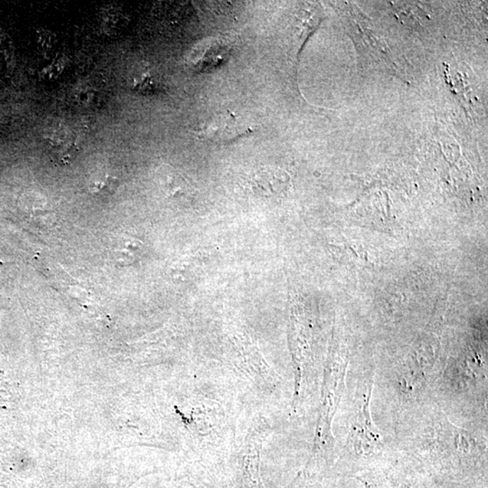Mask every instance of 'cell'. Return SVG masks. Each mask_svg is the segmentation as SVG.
Returning a JSON list of instances; mask_svg holds the SVG:
<instances>
[{"mask_svg": "<svg viewBox=\"0 0 488 488\" xmlns=\"http://www.w3.org/2000/svg\"><path fill=\"white\" fill-rule=\"evenodd\" d=\"M392 428L396 450L421 467L456 477L487 470V424L460 427L435 399Z\"/></svg>", "mask_w": 488, "mask_h": 488, "instance_id": "1", "label": "cell"}, {"mask_svg": "<svg viewBox=\"0 0 488 488\" xmlns=\"http://www.w3.org/2000/svg\"><path fill=\"white\" fill-rule=\"evenodd\" d=\"M347 405L346 436L339 461L346 470H370L395 456L392 441L385 436L373 421L372 402L375 390V369L369 365L349 373Z\"/></svg>", "mask_w": 488, "mask_h": 488, "instance_id": "2", "label": "cell"}, {"mask_svg": "<svg viewBox=\"0 0 488 488\" xmlns=\"http://www.w3.org/2000/svg\"><path fill=\"white\" fill-rule=\"evenodd\" d=\"M348 363L346 356H335L331 358L327 366L315 448L317 453L323 455L324 458H329L335 448L336 441L331 426L345 397Z\"/></svg>", "mask_w": 488, "mask_h": 488, "instance_id": "3", "label": "cell"}, {"mask_svg": "<svg viewBox=\"0 0 488 488\" xmlns=\"http://www.w3.org/2000/svg\"><path fill=\"white\" fill-rule=\"evenodd\" d=\"M254 129L242 117L231 111L218 114L206 121L195 135L199 139L216 143L234 142L239 137L249 135Z\"/></svg>", "mask_w": 488, "mask_h": 488, "instance_id": "4", "label": "cell"}, {"mask_svg": "<svg viewBox=\"0 0 488 488\" xmlns=\"http://www.w3.org/2000/svg\"><path fill=\"white\" fill-rule=\"evenodd\" d=\"M45 142L55 158L62 163H68L79 149L74 134L64 127H54L45 135Z\"/></svg>", "mask_w": 488, "mask_h": 488, "instance_id": "5", "label": "cell"}, {"mask_svg": "<svg viewBox=\"0 0 488 488\" xmlns=\"http://www.w3.org/2000/svg\"><path fill=\"white\" fill-rule=\"evenodd\" d=\"M130 87L137 93L150 94L159 90V83L152 72L143 69L142 72L132 75Z\"/></svg>", "mask_w": 488, "mask_h": 488, "instance_id": "6", "label": "cell"}, {"mask_svg": "<svg viewBox=\"0 0 488 488\" xmlns=\"http://www.w3.org/2000/svg\"><path fill=\"white\" fill-rule=\"evenodd\" d=\"M67 64V58L64 55H57L47 67L42 68L39 75L45 81L57 80L64 73Z\"/></svg>", "mask_w": 488, "mask_h": 488, "instance_id": "7", "label": "cell"}, {"mask_svg": "<svg viewBox=\"0 0 488 488\" xmlns=\"http://www.w3.org/2000/svg\"><path fill=\"white\" fill-rule=\"evenodd\" d=\"M57 38L54 32L47 28H39L38 32V44L39 53L48 58V55L53 53L55 45H57Z\"/></svg>", "mask_w": 488, "mask_h": 488, "instance_id": "8", "label": "cell"}, {"mask_svg": "<svg viewBox=\"0 0 488 488\" xmlns=\"http://www.w3.org/2000/svg\"><path fill=\"white\" fill-rule=\"evenodd\" d=\"M74 96L78 104L88 106L93 103L95 96H96V91L90 85L81 84L75 90Z\"/></svg>", "mask_w": 488, "mask_h": 488, "instance_id": "9", "label": "cell"}, {"mask_svg": "<svg viewBox=\"0 0 488 488\" xmlns=\"http://www.w3.org/2000/svg\"><path fill=\"white\" fill-rule=\"evenodd\" d=\"M113 186L114 179L110 176H103V179L98 180V181L94 183L93 188H91V191H93L94 194L104 195L106 193H107L108 189H110V191H113Z\"/></svg>", "mask_w": 488, "mask_h": 488, "instance_id": "10", "label": "cell"}]
</instances>
